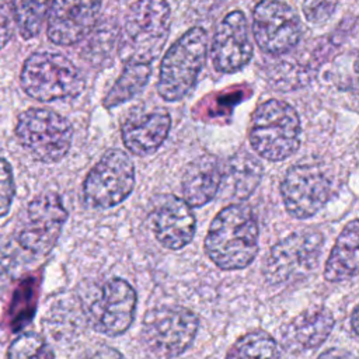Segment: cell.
Masks as SVG:
<instances>
[{
	"label": "cell",
	"instance_id": "cell-16",
	"mask_svg": "<svg viewBox=\"0 0 359 359\" xmlns=\"http://www.w3.org/2000/svg\"><path fill=\"white\" fill-rule=\"evenodd\" d=\"M150 223L158 243L168 250L185 247L192 240L196 224L191 205L174 195H164L156 201Z\"/></svg>",
	"mask_w": 359,
	"mask_h": 359
},
{
	"label": "cell",
	"instance_id": "cell-6",
	"mask_svg": "<svg viewBox=\"0 0 359 359\" xmlns=\"http://www.w3.org/2000/svg\"><path fill=\"white\" fill-rule=\"evenodd\" d=\"M20 81L29 97L42 102L73 98L84 88L81 72L66 56L55 52H35L28 56Z\"/></svg>",
	"mask_w": 359,
	"mask_h": 359
},
{
	"label": "cell",
	"instance_id": "cell-23",
	"mask_svg": "<svg viewBox=\"0 0 359 359\" xmlns=\"http://www.w3.org/2000/svg\"><path fill=\"white\" fill-rule=\"evenodd\" d=\"M226 359H279L276 341L264 331L243 335L229 351Z\"/></svg>",
	"mask_w": 359,
	"mask_h": 359
},
{
	"label": "cell",
	"instance_id": "cell-22",
	"mask_svg": "<svg viewBox=\"0 0 359 359\" xmlns=\"http://www.w3.org/2000/svg\"><path fill=\"white\" fill-rule=\"evenodd\" d=\"M151 67L144 63H125V69L119 79L115 81L107 97L104 98V105L107 108L123 104L137 95L150 77Z\"/></svg>",
	"mask_w": 359,
	"mask_h": 359
},
{
	"label": "cell",
	"instance_id": "cell-2",
	"mask_svg": "<svg viewBox=\"0 0 359 359\" xmlns=\"http://www.w3.org/2000/svg\"><path fill=\"white\" fill-rule=\"evenodd\" d=\"M258 223L245 205H230L212 220L205 240L209 258L222 269L245 268L258 252Z\"/></svg>",
	"mask_w": 359,
	"mask_h": 359
},
{
	"label": "cell",
	"instance_id": "cell-5",
	"mask_svg": "<svg viewBox=\"0 0 359 359\" xmlns=\"http://www.w3.org/2000/svg\"><path fill=\"white\" fill-rule=\"evenodd\" d=\"M300 132L297 112L283 101L268 100L252 114L250 143L261 157L280 161L297 150Z\"/></svg>",
	"mask_w": 359,
	"mask_h": 359
},
{
	"label": "cell",
	"instance_id": "cell-11",
	"mask_svg": "<svg viewBox=\"0 0 359 359\" xmlns=\"http://www.w3.org/2000/svg\"><path fill=\"white\" fill-rule=\"evenodd\" d=\"M323 236L318 231H296L276 243L264 259V276L271 285H282L309 275L318 262Z\"/></svg>",
	"mask_w": 359,
	"mask_h": 359
},
{
	"label": "cell",
	"instance_id": "cell-18",
	"mask_svg": "<svg viewBox=\"0 0 359 359\" xmlns=\"http://www.w3.org/2000/svg\"><path fill=\"white\" fill-rule=\"evenodd\" d=\"M223 178V165L213 156H202L192 161L182 177L184 199L194 208H201L215 198Z\"/></svg>",
	"mask_w": 359,
	"mask_h": 359
},
{
	"label": "cell",
	"instance_id": "cell-27",
	"mask_svg": "<svg viewBox=\"0 0 359 359\" xmlns=\"http://www.w3.org/2000/svg\"><path fill=\"white\" fill-rule=\"evenodd\" d=\"M15 187L13 178V170L10 164L0 157V217L6 216L10 210Z\"/></svg>",
	"mask_w": 359,
	"mask_h": 359
},
{
	"label": "cell",
	"instance_id": "cell-12",
	"mask_svg": "<svg viewBox=\"0 0 359 359\" xmlns=\"http://www.w3.org/2000/svg\"><path fill=\"white\" fill-rule=\"evenodd\" d=\"M331 181L325 170L314 163H299L290 167L280 184V194L286 210L307 219L317 213L328 201Z\"/></svg>",
	"mask_w": 359,
	"mask_h": 359
},
{
	"label": "cell",
	"instance_id": "cell-26",
	"mask_svg": "<svg viewBox=\"0 0 359 359\" xmlns=\"http://www.w3.org/2000/svg\"><path fill=\"white\" fill-rule=\"evenodd\" d=\"M337 4L338 0H304L302 10L309 22L323 24L332 17Z\"/></svg>",
	"mask_w": 359,
	"mask_h": 359
},
{
	"label": "cell",
	"instance_id": "cell-19",
	"mask_svg": "<svg viewBox=\"0 0 359 359\" xmlns=\"http://www.w3.org/2000/svg\"><path fill=\"white\" fill-rule=\"evenodd\" d=\"M334 327V318L325 307H314L294 317L283 331V342L292 351H307L321 345Z\"/></svg>",
	"mask_w": 359,
	"mask_h": 359
},
{
	"label": "cell",
	"instance_id": "cell-20",
	"mask_svg": "<svg viewBox=\"0 0 359 359\" xmlns=\"http://www.w3.org/2000/svg\"><path fill=\"white\" fill-rule=\"evenodd\" d=\"M359 273V219L349 222L338 236L325 262L324 278L341 282Z\"/></svg>",
	"mask_w": 359,
	"mask_h": 359
},
{
	"label": "cell",
	"instance_id": "cell-13",
	"mask_svg": "<svg viewBox=\"0 0 359 359\" xmlns=\"http://www.w3.org/2000/svg\"><path fill=\"white\" fill-rule=\"evenodd\" d=\"M255 42L269 55H282L297 45L302 24L297 14L280 0H262L252 13Z\"/></svg>",
	"mask_w": 359,
	"mask_h": 359
},
{
	"label": "cell",
	"instance_id": "cell-31",
	"mask_svg": "<svg viewBox=\"0 0 359 359\" xmlns=\"http://www.w3.org/2000/svg\"><path fill=\"white\" fill-rule=\"evenodd\" d=\"M351 325L355 331V334L359 337V306L353 310L352 313V317H351Z\"/></svg>",
	"mask_w": 359,
	"mask_h": 359
},
{
	"label": "cell",
	"instance_id": "cell-21",
	"mask_svg": "<svg viewBox=\"0 0 359 359\" xmlns=\"http://www.w3.org/2000/svg\"><path fill=\"white\" fill-rule=\"evenodd\" d=\"M262 177L259 161L248 153L240 151L223 165L222 185L227 187L230 196L245 199L257 188Z\"/></svg>",
	"mask_w": 359,
	"mask_h": 359
},
{
	"label": "cell",
	"instance_id": "cell-10",
	"mask_svg": "<svg viewBox=\"0 0 359 359\" xmlns=\"http://www.w3.org/2000/svg\"><path fill=\"white\" fill-rule=\"evenodd\" d=\"M135 185V165L129 156L111 149L102 154L83 182V202L87 208L107 209L123 202Z\"/></svg>",
	"mask_w": 359,
	"mask_h": 359
},
{
	"label": "cell",
	"instance_id": "cell-7",
	"mask_svg": "<svg viewBox=\"0 0 359 359\" xmlns=\"http://www.w3.org/2000/svg\"><path fill=\"white\" fill-rule=\"evenodd\" d=\"M15 136L35 160L55 163L67 154L73 129L70 122L55 111L29 108L18 115Z\"/></svg>",
	"mask_w": 359,
	"mask_h": 359
},
{
	"label": "cell",
	"instance_id": "cell-28",
	"mask_svg": "<svg viewBox=\"0 0 359 359\" xmlns=\"http://www.w3.org/2000/svg\"><path fill=\"white\" fill-rule=\"evenodd\" d=\"M15 25L11 0H0V49L11 39Z\"/></svg>",
	"mask_w": 359,
	"mask_h": 359
},
{
	"label": "cell",
	"instance_id": "cell-25",
	"mask_svg": "<svg viewBox=\"0 0 359 359\" xmlns=\"http://www.w3.org/2000/svg\"><path fill=\"white\" fill-rule=\"evenodd\" d=\"M7 359H55V356L41 335L25 332L10 344Z\"/></svg>",
	"mask_w": 359,
	"mask_h": 359
},
{
	"label": "cell",
	"instance_id": "cell-3",
	"mask_svg": "<svg viewBox=\"0 0 359 359\" xmlns=\"http://www.w3.org/2000/svg\"><path fill=\"white\" fill-rule=\"evenodd\" d=\"M171 10L167 0H136L128 10L121 29L118 50L125 63L150 65L170 34Z\"/></svg>",
	"mask_w": 359,
	"mask_h": 359
},
{
	"label": "cell",
	"instance_id": "cell-8",
	"mask_svg": "<svg viewBox=\"0 0 359 359\" xmlns=\"http://www.w3.org/2000/svg\"><path fill=\"white\" fill-rule=\"evenodd\" d=\"M198 331V317L180 306H163L146 313L142 341L154 358L171 359L182 353Z\"/></svg>",
	"mask_w": 359,
	"mask_h": 359
},
{
	"label": "cell",
	"instance_id": "cell-1",
	"mask_svg": "<svg viewBox=\"0 0 359 359\" xmlns=\"http://www.w3.org/2000/svg\"><path fill=\"white\" fill-rule=\"evenodd\" d=\"M67 219L57 194L46 192L29 202L18 227L0 251V273L7 276L43 259Z\"/></svg>",
	"mask_w": 359,
	"mask_h": 359
},
{
	"label": "cell",
	"instance_id": "cell-4",
	"mask_svg": "<svg viewBox=\"0 0 359 359\" xmlns=\"http://www.w3.org/2000/svg\"><path fill=\"white\" fill-rule=\"evenodd\" d=\"M208 35L203 28L194 27L182 34L163 56L157 91L165 101H180L195 86L205 66Z\"/></svg>",
	"mask_w": 359,
	"mask_h": 359
},
{
	"label": "cell",
	"instance_id": "cell-24",
	"mask_svg": "<svg viewBox=\"0 0 359 359\" xmlns=\"http://www.w3.org/2000/svg\"><path fill=\"white\" fill-rule=\"evenodd\" d=\"M17 28L22 38H34L46 17L50 0H11Z\"/></svg>",
	"mask_w": 359,
	"mask_h": 359
},
{
	"label": "cell",
	"instance_id": "cell-14",
	"mask_svg": "<svg viewBox=\"0 0 359 359\" xmlns=\"http://www.w3.org/2000/svg\"><path fill=\"white\" fill-rule=\"evenodd\" d=\"M101 0H52L48 13V36L56 45L80 42L95 25Z\"/></svg>",
	"mask_w": 359,
	"mask_h": 359
},
{
	"label": "cell",
	"instance_id": "cell-15",
	"mask_svg": "<svg viewBox=\"0 0 359 359\" xmlns=\"http://www.w3.org/2000/svg\"><path fill=\"white\" fill-rule=\"evenodd\" d=\"M210 53L215 67L222 73H234L250 62L252 45L247 20L241 11H231L219 22Z\"/></svg>",
	"mask_w": 359,
	"mask_h": 359
},
{
	"label": "cell",
	"instance_id": "cell-29",
	"mask_svg": "<svg viewBox=\"0 0 359 359\" xmlns=\"http://www.w3.org/2000/svg\"><path fill=\"white\" fill-rule=\"evenodd\" d=\"M81 359H125V358L116 349L101 345L88 351Z\"/></svg>",
	"mask_w": 359,
	"mask_h": 359
},
{
	"label": "cell",
	"instance_id": "cell-17",
	"mask_svg": "<svg viewBox=\"0 0 359 359\" xmlns=\"http://www.w3.org/2000/svg\"><path fill=\"white\" fill-rule=\"evenodd\" d=\"M170 126L171 118L165 109L132 112L122 123L123 144L136 156H149L163 144Z\"/></svg>",
	"mask_w": 359,
	"mask_h": 359
},
{
	"label": "cell",
	"instance_id": "cell-30",
	"mask_svg": "<svg viewBox=\"0 0 359 359\" xmlns=\"http://www.w3.org/2000/svg\"><path fill=\"white\" fill-rule=\"evenodd\" d=\"M318 359H359V358L346 349L331 348V349H327L325 352H323Z\"/></svg>",
	"mask_w": 359,
	"mask_h": 359
},
{
	"label": "cell",
	"instance_id": "cell-9",
	"mask_svg": "<svg viewBox=\"0 0 359 359\" xmlns=\"http://www.w3.org/2000/svg\"><path fill=\"white\" fill-rule=\"evenodd\" d=\"M136 302L135 289L126 280L114 278L88 292L83 303L84 317L93 330L116 337L132 324Z\"/></svg>",
	"mask_w": 359,
	"mask_h": 359
}]
</instances>
